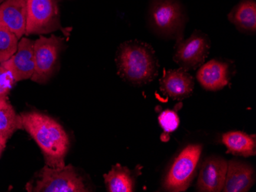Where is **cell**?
I'll list each match as a JSON object with an SVG mask.
<instances>
[{"label": "cell", "instance_id": "cell-3", "mask_svg": "<svg viewBox=\"0 0 256 192\" xmlns=\"http://www.w3.org/2000/svg\"><path fill=\"white\" fill-rule=\"evenodd\" d=\"M148 27L158 38L178 41L184 38L188 10L180 0H150Z\"/></svg>", "mask_w": 256, "mask_h": 192}, {"label": "cell", "instance_id": "cell-18", "mask_svg": "<svg viewBox=\"0 0 256 192\" xmlns=\"http://www.w3.org/2000/svg\"><path fill=\"white\" fill-rule=\"evenodd\" d=\"M17 130H22L20 115L7 99L0 100V143L6 145L8 139Z\"/></svg>", "mask_w": 256, "mask_h": 192}, {"label": "cell", "instance_id": "cell-15", "mask_svg": "<svg viewBox=\"0 0 256 192\" xmlns=\"http://www.w3.org/2000/svg\"><path fill=\"white\" fill-rule=\"evenodd\" d=\"M227 18L240 32L254 35L256 33V0H241L232 8Z\"/></svg>", "mask_w": 256, "mask_h": 192}, {"label": "cell", "instance_id": "cell-17", "mask_svg": "<svg viewBox=\"0 0 256 192\" xmlns=\"http://www.w3.org/2000/svg\"><path fill=\"white\" fill-rule=\"evenodd\" d=\"M222 143L226 147L228 154L245 158L256 156V135L241 131L227 132L222 135Z\"/></svg>", "mask_w": 256, "mask_h": 192}, {"label": "cell", "instance_id": "cell-20", "mask_svg": "<svg viewBox=\"0 0 256 192\" xmlns=\"http://www.w3.org/2000/svg\"><path fill=\"white\" fill-rule=\"evenodd\" d=\"M160 126L164 131L162 136L169 140V134L175 131L180 125V119L176 110H166L160 113L158 117Z\"/></svg>", "mask_w": 256, "mask_h": 192}, {"label": "cell", "instance_id": "cell-4", "mask_svg": "<svg viewBox=\"0 0 256 192\" xmlns=\"http://www.w3.org/2000/svg\"><path fill=\"white\" fill-rule=\"evenodd\" d=\"M204 146L194 143L185 146L174 159L162 179L161 189L164 192H186L196 175Z\"/></svg>", "mask_w": 256, "mask_h": 192}, {"label": "cell", "instance_id": "cell-19", "mask_svg": "<svg viewBox=\"0 0 256 192\" xmlns=\"http://www.w3.org/2000/svg\"><path fill=\"white\" fill-rule=\"evenodd\" d=\"M18 40L14 33L0 25V64L10 59L15 54Z\"/></svg>", "mask_w": 256, "mask_h": 192}, {"label": "cell", "instance_id": "cell-6", "mask_svg": "<svg viewBox=\"0 0 256 192\" xmlns=\"http://www.w3.org/2000/svg\"><path fill=\"white\" fill-rule=\"evenodd\" d=\"M40 179L32 190L37 192H89L72 165L52 168L46 165L40 172Z\"/></svg>", "mask_w": 256, "mask_h": 192}, {"label": "cell", "instance_id": "cell-8", "mask_svg": "<svg viewBox=\"0 0 256 192\" xmlns=\"http://www.w3.org/2000/svg\"><path fill=\"white\" fill-rule=\"evenodd\" d=\"M211 44L206 33L195 30L189 38L176 41L172 60L185 71L198 69L208 57Z\"/></svg>", "mask_w": 256, "mask_h": 192}, {"label": "cell", "instance_id": "cell-10", "mask_svg": "<svg viewBox=\"0 0 256 192\" xmlns=\"http://www.w3.org/2000/svg\"><path fill=\"white\" fill-rule=\"evenodd\" d=\"M228 161L220 156L206 158L200 168L197 192H222L225 184Z\"/></svg>", "mask_w": 256, "mask_h": 192}, {"label": "cell", "instance_id": "cell-1", "mask_svg": "<svg viewBox=\"0 0 256 192\" xmlns=\"http://www.w3.org/2000/svg\"><path fill=\"white\" fill-rule=\"evenodd\" d=\"M20 117L22 130L36 142L44 155L46 165L52 168L64 167L70 141L62 125L40 112L22 113Z\"/></svg>", "mask_w": 256, "mask_h": 192}, {"label": "cell", "instance_id": "cell-2", "mask_svg": "<svg viewBox=\"0 0 256 192\" xmlns=\"http://www.w3.org/2000/svg\"><path fill=\"white\" fill-rule=\"evenodd\" d=\"M115 63L118 74L124 81L139 87L154 81L160 66L153 47L138 40L120 44L116 51Z\"/></svg>", "mask_w": 256, "mask_h": 192}, {"label": "cell", "instance_id": "cell-23", "mask_svg": "<svg viewBox=\"0 0 256 192\" xmlns=\"http://www.w3.org/2000/svg\"><path fill=\"white\" fill-rule=\"evenodd\" d=\"M4 0H0V4L4 2Z\"/></svg>", "mask_w": 256, "mask_h": 192}, {"label": "cell", "instance_id": "cell-12", "mask_svg": "<svg viewBox=\"0 0 256 192\" xmlns=\"http://www.w3.org/2000/svg\"><path fill=\"white\" fill-rule=\"evenodd\" d=\"M160 90L174 100L189 98L194 93L195 81L192 75L182 68L164 70L159 81Z\"/></svg>", "mask_w": 256, "mask_h": 192}, {"label": "cell", "instance_id": "cell-14", "mask_svg": "<svg viewBox=\"0 0 256 192\" xmlns=\"http://www.w3.org/2000/svg\"><path fill=\"white\" fill-rule=\"evenodd\" d=\"M26 0H4L0 4V25L16 35L18 39L26 32Z\"/></svg>", "mask_w": 256, "mask_h": 192}, {"label": "cell", "instance_id": "cell-21", "mask_svg": "<svg viewBox=\"0 0 256 192\" xmlns=\"http://www.w3.org/2000/svg\"><path fill=\"white\" fill-rule=\"evenodd\" d=\"M15 83L11 73L0 64V100L7 99V96Z\"/></svg>", "mask_w": 256, "mask_h": 192}, {"label": "cell", "instance_id": "cell-16", "mask_svg": "<svg viewBox=\"0 0 256 192\" xmlns=\"http://www.w3.org/2000/svg\"><path fill=\"white\" fill-rule=\"evenodd\" d=\"M139 171H130L126 166L116 164L107 174L104 175V183L110 192H132L134 191Z\"/></svg>", "mask_w": 256, "mask_h": 192}, {"label": "cell", "instance_id": "cell-7", "mask_svg": "<svg viewBox=\"0 0 256 192\" xmlns=\"http://www.w3.org/2000/svg\"><path fill=\"white\" fill-rule=\"evenodd\" d=\"M26 35L48 34L61 28L58 0H26Z\"/></svg>", "mask_w": 256, "mask_h": 192}, {"label": "cell", "instance_id": "cell-13", "mask_svg": "<svg viewBox=\"0 0 256 192\" xmlns=\"http://www.w3.org/2000/svg\"><path fill=\"white\" fill-rule=\"evenodd\" d=\"M256 171L246 162L237 159L228 161L225 184L222 192H247L254 186Z\"/></svg>", "mask_w": 256, "mask_h": 192}, {"label": "cell", "instance_id": "cell-11", "mask_svg": "<svg viewBox=\"0 0 256 192\" xmlns=\"http://www.w3.org/2000/svg\"><path fill=\"white\" fill-rule=\"evenodd\" d=\"M34 43L30 38H20L15 54L0 64L11 73L16 82L31 79L34 73Z\"/></svg>", "mask_w": 256, "mask_h": 192}, {"label": "cell", "instance_id": "cell-22", "mask_svg": "<svg viewBox=\"0 0 256 192\" xmlns=\"http://www.w3.org/2000/svg\"><path fill=\"white\" fill-rule=\"evenodd\" d=\"M6 148V145L1 144L0 143V156H1V154H2V152H4V150H5Z\"/></svg>", "mask_w": 256, "mask_h": 192}, {"label": "cell", "instance_id": "cell-5", "mask_svg": "<svg viewBox=\"0 0 256 192\" xmlns=\"http://www.w3.org/2000/svg\"><path fill=\"white\" fill-rule=\"evenodd\" d=\"M63 44L64 39L56 35L41 36L34 41V71L31 81L38 84L50 81L57 70Z\"/></svg>", "mask_w": 256, "mask_h": 192}, {"label": "cell", "instance_id": "cell-9", "mask_svg": "<svg viewBox=\"0 0 256 192\" xmlns=\"http://www.w3.org/2000/svg\"><path fill=\"white\" fill-rule=\"evenodd\" d=\"M196 79L201 87L208 91H218L230 84L236 74L234 61L214 58L198 68Z\"/></svg>", "mask_w": 256, "mask_h": 192}]
</instances>
